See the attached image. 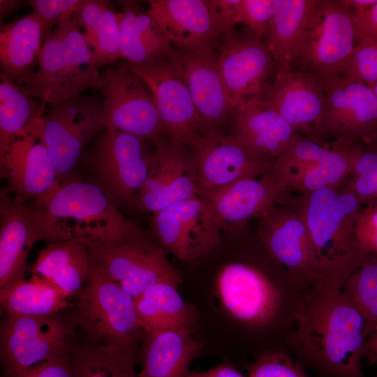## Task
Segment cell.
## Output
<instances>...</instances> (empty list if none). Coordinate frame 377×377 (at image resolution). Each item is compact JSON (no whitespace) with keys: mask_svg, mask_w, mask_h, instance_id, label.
I'll return each mask as SVG.
<instances>
[{"mask_svg":"<svg viewBox=\"0 0 377 377\" xmlns=\"http://www.w3.org/2000/svg\"><path fill=\"white\" fill-rule=\"evenodd\" d=\"M91 48L98 66L111 63L121 55V34L117 13L108 1L84 0L73 14Z\"/></svg>","mask_w":377,"mask_h":377,"instance_id":"obj_33","label":"cell"},{"mask_svg":"<svg viewBox=\"0 0 377 377\" xmlns=\"http://www.w3.org/2000/svg\"><path fill=\"white\" fill-rule=\"evenodd\" d=\"M192 329L180 327L145 334L140 350L142 369L138 377H186L204 346Z\"/></svg>","mask_w":377,"mask_h":377,"instance_id":"obj_27","label":"cell"},{"mask_svg":"<svg viewBox=\"0 0 377 377\" xmlns=\"http://www.w3.org/2000/svg\"><path fill=\"white\" fill-rule=\"evenodd\" d=\"M355 239L364 255H377V203L364 206L354 228Z\"/></svg>","mask_w":377,"mask_h":377,"instance_id":"obj_43","label":"cell"},{"mask_svg":"<svg viewBox=\"0 0 377 377\" xmlns=\"http://www.w3.org/2000/svg\"><path fill=\"white\" fill-rule=\"evenodd\" d=\"M325 106L316 140L369 145L377 140V96L367 85L338 76L322 80Z\"/></svg>","mask_w":377,"mask_h":377,"instance_id":"obj_14","label":"cell"},{"mask_svg":"<svg viewBox=\"0 0 377 377\" xmlns=\"http://www.w3.org/2000/svg\"><path fill=\"white\" fill-rule=\"evenodd\" d=\"M363 144L334 140L327 151L302 174L287 183L301 193L320 189H339L346 182Z\"/></svg>","mask_w":377,"mask_h":377,"instance_id":"obj_34","label":"cell"},{"mask_svg":"<svg viewBox=\"0 0 377 377\" xmlns=\"http://www.w3.org/2000/svg\"><path fill=\"white\" fill-rule=\"evenodd\" d=\"M128 65L151 90L169 140L193 147L201 135L202 124L175 61L168 58L148 64Z\"/></svg>","mask_w":377,"mask_h":377,"instance_id":"obj_16","label":"cell"},{"mask_svg":"<svg viewBox=\"0 0 377 377\" xmlns=\"http://www.w3.org/2000/svg\"><path fill=\"white\" fill-rule=\"evenodd\" d=\"M274 5L275 0H242L239 23L243 24L252 36L261 40L267 34Z\"/></svg>","mask_w":377,"mask_h":377,"instance_id":"obj_42","label":"cell"},{"mask_svg":"<svg viewBox=\"0 0 377 377\" xmlns=\"http://www.w3.org/2000/svg\"><path fill=\"white\" fill-rule=\"evenodd\" d=\"M374 377H377V374H376V375Z\"/></svg>","mask_w":377,"mask_h":377,"instance_id":"obj_53","label":"cell"},{"mask_svg":"<svg viewBox=\"0 0 377 377\" xmlns=\"http://www.w3.org/2000/svg\"><path fill=\"white\" fill-rule=\"evenodd\" d=\"M341 188L355 195L363 206L377 203V140L362 145Z\"/></svg>","mask_w":377,"mask_h":377,"instance_id":"obj_39","label":"cell"},{"mask_svg":"<svg viewBox=\"0 0 377 377\" xmlns=\"http://www.w3.org/2000/svg\"><path fill=\"white\" fill-rule=\"evenodd\" d=\"M154 145L148 176L131 205L151 214L200 192L193 157L185 147L164 138Z\"/></svg>","mask_w":377,"mask_h":377,"instance_id":"obj_20","label":"cell"},{"mask_svg":"<svg viewBox=\"0 0 377 377\" xmlns=\"http://www.w3.org/2000/svg\"><path fill=\"white\" fill-rule=\"evenodd\" d=\"M95 138L82 157L114 198L131 205L148 176L153 153L147 147L150 141L106 129Z\"/></svg>","mask_w":377,"mask_h":377,"instance_id":"obj_12","label":"cell"},{"mask_svg":"<svg viewBox=\"0 0 377 377\" xmlns=\"http://www.w3.org/2000/svg\"><path fill=\"white\" fill-rule=\"evenodd\" d=\"M148 3L179 52L214 50L223 36L209 0H150Z\"/></svg>","mask_w":377,"mask_h":377,"instance_id":"obj_24","label":"cell"},{"mask_svg":"<svg viewBox=\"0 0 377 377\" xmlns=\"http://www.w3.org/2000/svg\"><path fill=\"white\" fill-rule=\"evenodd\" d=\"M71 15L61 18L47 33L37 69L31 70L19 84L47 105L96 89L98 84V66Z\"/></svg>","mask_w":377,"mask_h":377,"instance_id":"obj_5","label":"cell"},{"mask_svg":"<svg viewBox=\"0 0 377 377\" xmlns=\"http://www.w3.org/2000/svg\"><path fill=\"white\" fill-rule=\"evenodd\" d=\"M264 101L297 133L315 139L326 97L322 81L304 71L276 74Z\"/></svg>","mask_w":377,"mask_h":377,"instance_id":"obj_23","label":"cell"},{"mask_svg":"<svg viewBox=\"0 0 377 377\" xmlns=\"http://www.w3.org/2000/svg\"><path fill=\"white\" fill-rule=\"evenodd\" d=\"M363 356L368 363L377 365V333L366 341Z\"/></svg>","mask_w":377,"mask_h":377,"instance_id":"obj_49","label":"cell"},{"mask_svg":"<svg viewBox=\"0 0 377 377\" xmlns=\"http://www.w3.org/2000/svg\"><path fill=\"white\" fill-rule=\"evenodd\" d=\"M341 290L363 317L367 341L377 333V255H369Z\"/></svg>","mask_w":377,"mask_h":377,"instance_id":"obj_38","label":"cell"},{"mask_svg":"<svg viewBox=\"0 0 377 377\" xmlns=\"http://www.w3.org/2000/svg\"><path fill=\"white\" fill-rule=\"evenodd\" d=\"M86 243L91 260L133 298L156 283L168 282L178 287L182 282L166 251L145 232L123 241Z\"/></svg>","mask_w":377,"mask_h":377,"instance_id":"obj_9","label":"cell"},{"mask_svg":"<svg viewBox=\"0 0 377 377\" xmlns=\"http://www.w3.org/2000/svg\"><path fill=\"white\" fill-rule=\"evenodd\" d=\"M364 321L341 289L316 281L308 288L287 348L316 377H365Z\"/></svg>","mask_w":377,"mask_h":377,"instance_id":"obj_1","label":"cell"},{"mask_svg":"<svg viewBox=\"0 0 377 377\" xmlns=\"http://www.w3.org/2000/svg\"><path fill=\"white\" fill-rule=\"evenodd\" d=\"M173 59L189 90L202 129L216 130L231 117L234 108L219 71L215 50L179 52Z\"/></svg>","mask_w":377,"mask_h":377,"instance_id":"obj_25","label":"cell"},{"mask_svg":"<svg viewBox=\"0 0 377 377\" xmlns=\"http://www.w3.org/2000/svg\"><path fill=\"white\" fill-rule=\"evenodd\" d=\"M42 117V116H41ZM40 118L22 130L0 156L1 177L7 189L29 205L40 208L61 186V182L42 134Z\"/></svg>","mask_w":377,"mask_h":377,"instance_id":"obj_13","label":"cell"},{"mask_svg":"<svg viewBox=\"0 0 377 377\" xmlns=\"http://www.w3.org/2000/svg\"><path fill=\"white\" fill-rule=\"evenodd\" d=\"M121 55L129 64L144 65L179 54L162 25L149 10L137 3L125 1L118 13Z\"/></svg>","mask_w":377,"mask_h":377,"instance_id":"obj_28","label":"cell"},{"mask_svg":"<svg viewBox=\"0 0 377 377\" xmlns=\"http://www.w3.org/2000/svg\"><path fill=\"white\" fill-rule=\"evenodd\" d=\"M346 3L350 6V8H367L375 3L377 2V0H345Z\"/></svg>","mask_w":377,"mask_h":377,"instance_id":"obj_51","label":"cell"},{"mask_svg":"<svg viewBox=\"0 0 377 377\" xmlns=\"http://www.w3.org/2000/svg\"><path fill=\"white\" fill-rule=\"evenodd\" d=\"M258 220L259 235L272 258L306 291L318 278L308 228L289 205H279Z\"/></svg>","mask_w":377,"mask_h":377,"instance_id":"obj_17","label":"cell"},{"mask_svg":"<svg viewBox=\"0 0 377 377\" xmlns=\"http://www.w3.org/2000/svg\"><path fill=\"white\" fill-rule=\"evenodd\" d=\"M52 29L34 13L0 28L1 73L20 84L38 59L45 38Z\"/></svg>","mask_w":377,"mask_h":377,"instance_id":"obj_31","label":"cell"},{"mask_svg":"<svg viewBox=\"0 0 377 377\" xmlns=\"http://www.w3.org/2000/svg\"><path fill=\"white\" fill-rule=\"evenodd\" d=\"M223 36V40L215 47L216 61L233 108L263 99L275 66L266 44L252 35L240 37L232 31Z\"/></svg>","mask_w":377,"mask_h":377,"instance_id":"obj_18","label":"cell"},{"mask_svg":"<svg viewBox=\"0 0 377 377\" xmlns=\"http://www.w3.org/2000/svg\"><path fill=\"white\" fill-rule=\"evenodd\" d=\"M71 357L45 361L25 370L3 374V377H73Z\"/></svg>","mask_w":377,"mask_h":377,"instance_id":"obj_45","label":"cell"},{"mask_svg":"<svg viewBox=\"0 0 377 377\" xmlns=\"http://www.w3.org/2000/svg\"><path fill=\"white\" fill-rule=\"evenodd\" d=\"M186 377H245L228 362L202 372L189 371Z\"/></svg>","mask_w":377,"mask_h":377,"instance_id":"obj_48","label":"cell"},{"mask_svg":"<svg viewBox=\"0 0 377 377\" xmlns=\"http://www.w3.org/2000/svg\"><path fill=\"white\" fill-rule=\"evenodd\" d=\"M140 353L87 341L78 344L71 361L73 377H138L135 366Z\"/></svg>","mask_w":377,"mask_h":377,"instance_id":"obj_36","label":"cell"},{"mask_svg":"<svg viewBox=\"0 0 377 377\" xmlns=\"http://www.w3.org/2000/svg\"><path fill=\"white\" fill-rule=\"evenodd\" d=\"M36 209L55 241L118 242L144 232L118 209L102 184L91 181L66 179L44 206Z\"/></svg>","mask_w":377,"mask_h":377,"instance_id":"obj_4","label":"cell"},{"mask_svg":"<svg viewBox=\"0 0 377 377\" xmlns=\"http://www.w3.org/2000/svg\"><path fill=\"white\" fill-rule=\"evenodd\" d=\"M149 226L161 246L185 262L211 251L220 242L223 229L198 195L151 214Z\"/></svg>","mask_w":377,"mask_h":377,"instance_id":"obj_15","label":"cell"},{"mask_svg":"<svg viewBox=\"0 0 377 377\" xmlns=\"http://www.w3.org/2000/svg\"><path fill=\"white\" fill-rule=\"evenodd\" d=\"M74 308L77 326L89 341L140 353L138 343L145 333L138 323L134 298L91 260Z\"/></svg>","mask_w":377,"mask_h":377,"instance_id":"obj_6","label":"cell"},{"mask_svg":"<svg viewBox=\"0 0 377 377\" xmlns=\"http://www.w3.org/2000/svg\"><path fill=\"white\" fill-rule=\"evenodd\" d=\"M1 311L9 316L52 315L75 304L57 287L36 276L0 290Z\"/></svg>","mask_w":377,"mask_h":377,"instance_id":"obj_35","label":"cell"},{"mask_svg":"<svg viewBox=\"0 0 377 377\" xmlns=\"http://www.w3.org/2000/svg\"><path fill=\"white\" fill-rule=\"evenodd\" d=\"M0 79L1 156L22 130L41 117L46 104L3 75L0 74Z\"/></svg>","mask_w":377,"mask_h":377,"instance_id":"obj_37","label":"cell"},{"mask_svg":"<svg viewBox=\"0 0 377 377\" xmlns=\"http://www.w3.org/2000/svg\"><path fill=\"white\" fill-rule=\"evenodd\" d=\"M288 205L308 228L318 265L316 281L342 289L369 256L360 251L354 235L364 206L355 195L340 188L302 193Z\"/></svg>","mask_w":377,"mask_h":377,"instance_id":"obj_2","label":"cell"},{"mask_svg":"<svg viewBox=\"0 0 377 377\" xmlns=\"http://www.w3.org/2000/svg\"><path fill=\"white\" fill-rule=\"evenodd\" d=\"M134 300L138 323L145 334L193 327L195 318L193 308L185 303L177 286L171 283L153 285Z\"/></svg>","mask_w":377,"mask_h":377,"instance_id":"obj_32","label":"cell"},{"mask_svg":"<svg viewBox=\"0 0 377 377\" xmlns=\"http://www.w3.org/2000/svg\"><path fill=\"white\" fill-rule=\"evenodd\" d=\"M27 2L33 13L52 29L61 18L72 15L82 0H29Z\"/></svg>","mask_w":377,"mask_h":377,"instance_id":"obj_44","label":"cell"},{"mask_svg":"<svg viewBox=\"0 0 377 377\" xmlns=\"http://www.w3.org/2000/svg\"><path fill=\"white\" fill-rule=\"evenodd\" d=\"M318 0H275L268 26L267 49L276 74L292 71L293 63L304 42Z\"/></svg>","mask_w":377,"mask_h":377,"instance_id":"obj_30","label":"cell"},{"mask_svg":"<svg viewBox=\"0 0 377 377\" xmlns=\"http://www.w3.org/2000/svg\"><path fill=\"white\" fill-rule=\"evenodd\" d=\"M65 311V310H64ZM74 311L43 316L6 315L0 327L3 374L29 369L45 361L71 357L78 345Z\"/></svg>","mask_w":377,"mask_h":377,"instance_id":"obj_7","label":"cell"},{"mask_svg":"<svg viewBox=\"0 0 377 377\" xmlns=\"http://www.w3.org/2000/svg\"><path fill=\"white\" fill-rule=\"evenodd\" d=\"M242 0H210L209 3L216 18L222 34L233 31L239 23Z\"/></svg>","mask_w":377,"mask_h":377,"instance_id":"obj_47","label":"cell"},{"mask_svg":"<svg viewBox=\"0 0 377 377\" xmlns=\"http://www.w3.org/2000/svg\"><path fill=\"white\" fill-rule=\"evenodd\" d=\"M40 121L45 143L63 183L91 139L105 129L102 97L80 94L49 104Z\"/></svg>","mask_w":377,"mask_h":377,"instance_id":"obj_8","label":"cell"},{"mask_svg":"<svg viewBox=\"0 0 377 377\" xmlns=\"http://www.w3.org/2000/svg\"><path fill=\"white\" fill-rule=\"evenodd\" d=\"M353 19L356 42L377 39V2L367 8L354 9Z\"/></svg>","mask_w":377,"mask_h":377,"instance_id":"obj_46","label":"cell"},{"mask_svg":"<svg viewBox=\"0 0 377 377\" xmlns=\"http://www.w3.org/2000/svg\"><path fill=\"white\" fill-rule=\"evenodd\" d=\"M96 89L102 96L105 129L130 133L153 144L166 136L151 90L128 62L100 72Z\"/></svg>","mask_w":377,"mask_h":377,"instance_id":"obj_11","label":"cell"},{"mask_svg":"<svg viewBox=\"0 0 377 377\" xmlns=\"http://www.w3.org/2000/svg\"><path fill=\"white\" fill-rule=\"evenodd\" d=\"M47 233L38 209L1 189L0 290L26 279L29 251L38 241L50 242Z\"/></svg>","mask_w":377,"mask_h":377,"instance_id":"obj_22","label":"cell"},{"mask_svg":"<svg viewBox=\"0 0 377 377\" xmlns=\"http://www.w3.org/2000/svg\"><path fill=\"white\" fill-rule=\"evenodd\" d=\"M248 370V377H310L283 350L262 353L249 366Z\"/></svg>","mask_w":377,"mask_h":377,"instance_id":"obj_40","label":"cell"},{"mask_svg":"<svg viewBox=\"0 0 377 377\" xmlns=\"http://www.w3.org/2000/svg\"><path fill=\"white\" fill-rule=\"evenodd\" d=\"M290 189L270 169L258 178H246L222 188L200 191L223 229L259 219L279 205H288Z\"/></svg>","mask_w":377,"mask_h":377,"instance_id":"obj_21","label":"cell"},{"mask_svg":"<svg viewBox=\"0 0 377 377\" xmlns=\"http://www.w3.org/2000/svg\"><path fill=\"white\" fill-rule=\"evenodd\" d=\"M231 117L235 124L233 135L264 159L275 160L301 135L261 98L235 108Z\"/></svg>","mask_w":377,"mask_h":377,"instance_id":"obj_26","label":"cell"},{"mask_svg":"<svg viewBox=\"0 0 377 377\" xmlns=\"http://www.w3.org/2000/svg\"><path fill=\"white\" fill-rule=\"evenodd\" d=\"M91 266L89 248L81 239L49 242L28 267L38 276L57 287L68 298L79 295L87 281Z\"/></svg>","mask_w":377,"mask_h":377,"instance_id":"obj_29","label":"cell"},{"mask_svg":"<svg viewBox=\"0 0 377 377\" xmlns=\"http://www.w3.org/2000/svg\"><path fill=\"white\" fill-rule=\"evenodd\" d=\"M377 96V81L369 86Z\"/></svg>","mask_w":377,"mask_h":377,"instance_id":"obj_52","label":"cell"},{"mask_svg":"<svg viewBox=\"0 0 377 377\" xmlns=\"http://www.w3.org/2000/svg\"><path fill=\"white\" fill-rule=\"evenodd\" d=\"M192 148L200 191L258 178L271 169L274 161L256 156L235 135H225L217 130L205 131Z\"/></svg>","mask_w":377,"mask_h":377,"instance_id":"obj_19","label":"cell"},{"mask_svg":"<svg viewBox=\"0 0 377 377\" xmlns=\"http://www.w3.org/2000/svg\"><path fill=\"white\" fill-rule=\"evenodd\" d=\"M23 2L19 0H1L0 1V19L4 20L8 15L20 9Z\"/></svg>","mask_w":377,"mask_h":377,"instance_id":"obj_50","label":"cell"},{"mask_svg":"<svg viewBox=\"0 0 377 377\" xmlns=\"http://www.w3.org/2000/svg\"><path fill=\"white\" fill-rule=\"evenodd\" d=\"M341 76L367 86L377 81V39L357 43Z\"/></svg>","mask_w":377,"mask_h":377,"instance_id":"obj_41","label":"cell"},{"mask_svg":"<svg viewBox=\"0 0 377 377\" xmlns=\"http://www.w3.org/2000/svg\"><path fill=\"white\" fill-rule=\"evenodd\" d=\"M216 289L223 306L239 323L256 330L280 326L288 335L306 292L293 279L276 282L260 269L240 263L220 270Z\"/></svg>","mask_w":377,"mask_h":377,"instance_id":"obj_3","label":"cell"},{"mask_svg":"<svg viewBox=\"0 0 377 377\" xmlns=\"http://www.w3.org/2000/svg\"><path fill=\"white\" fill-rule=\"evenodd\" d=\"M353 12L345 0H318L293 65L321 81L340 76L355 48Z\"/></svg>","mask_w":377,"mask_h":377,"instance_id":"obj_10","label":"cell"}]
</instances>
